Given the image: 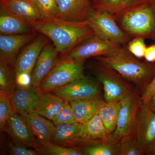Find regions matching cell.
<instances>
[{"label": "cell", "mask_w": 155, "mask_h": 155, "mask_svg": "<svg viewBox=\"0 0 155 155\" xmlns=\"http://www.w3.org/2000/svg\"><path fill=\"white\" fill-rule=\"evenodd\" d=\"M28 24L35 31L48 38L61 56L95 35L87 20L74 22L51 17Z\"/></svg>", "instance_id": "1"}, {"label": "cell", "mask_w": 155, "mask_h": 155, "mask_svg": "<svg viewBox=\"0 0 155 155\" xmlns=\"http://www.w3.org/2000/svg\"><path fill=\"white\" fill-rule=\"evenodd\" d=\"M133 82L142 93L155 75V63L143 62L122 47L104 55L94 58Z\"/></svg>", "instance_id": "2"}, {"label": "cell", "mask_w": 155, "mask_h": 155, "mask_svg": "<svg viewBox=\"0 0 155 155\" xmlns=\"http://www.w3.org/2000/svg\"><path fill=\"white\" fill-rule=\"evenodd\" d=\"M120 22L128 35L155 39V11L153 2L148 1L121 12Z\"/></svg>", "instance_id": "3"}, {"label": "cell", "mask_w": 155, "mask_h": 155, "mask_svg": "<svg viewBox=\"0 0 155 155\" xmlns=\"http://www.w3.org/2000/svg\"><path fill=\"white\" fill-rule=\"evenodd\" d=\"M140 106V92L134 88L122 100L116 129L109 142L118 143L124 139L135 136L137 117Z\"/></svg>", "instance_id": "4"}, {"label": "cell", "mask_w": 155, "mask_h": 155, "mask_svg": "<svg viewBox=\"0 0 155 155\" xmlns=\"http://www.w3.org/2000/svg\"><path fill=\"white\" fill-rule=\"evenodd\" d=\"M85 61H74L62 56L49 74L39 85V93L51 92L64 86L84 75Z\"/></svg>", "instance_id": "5"}, {"label": "cell", "mask_w": 155, "mask_h": 155, "mask_svg": "<svg viewBox=\"0 0 155 155\" xmlns=\"http://www.w3.org/2000/svg\"><path fill=\"white\" fill-rule=\"evenodd\" d=\"M50 41L46 35L41 34L19 54L14 67L17 87L31 86L34 67L42 50Z\"/></svg>", "instance_id": "6"}, {"label": "cell", "mask_w": 155, "mask_h": 155, "mask_svg": "<svg viewBox=\"0 0 155 155\" xmlns=\"http://www.w3.org/2000/svg\"><path fill=\"white\" fill-rule=\"evenodd\" d=\"M115 18V15L109 11L93 8L87 20L95 35L120 45L125 44L129 41V35L119 27Z\"/></svg>", "instance_id": "7"}, {"label": "cell", "mask_w": 155, "mask_h": 155, "mask_svg": "<svg viewBox=\"0 0 155 155\" xmlns=\"http://www.w3.org/2000/svg\"><path fill=\"white\" fill-rule=\"evenodd\" d=\"M95 74L103 84L105 101L108 104L122 101L134 89L118 72L100 62L96 67Z\"/></svg>", "instance_id": "8"}, {"label": "cell", "mask_w": 155, "mask_h": 155, "mask_svg": "<svg viewBox=\"0 0 155 155\" xmlns=\"http://www.w3.org/2000/svg\"><path fill=\"white\" fill-rule=\"evenodd\" d=\"M51 92L70 102L101 97V89L98 82L84 76Z\"/></svg>", "instance_id": "9"}, {"label": "cell", "mask_w": 155, "mask_h": 155, "mask_svg": "<svg viewBox=\"0 0 155 155\" xmlns=\"http://www.w3.org/2000/svg\"><path fill=\"white\" fill-rule=\"evenodd\" d=\"M121 45L94 35L81 43L64 55L74 61H84L90 58L104 55L121 47Z\"/></svg>", "instance_id": "10"}, {"label": "cell", "mask_w": 155, "mask_h": 155, "mask_svg": "<svg viewBox=\"0 0 155 155\" xmlns=\"http://www.w3.org/2000/svg\"><path fill=\"white\" fill-rule=\"evenodd\" d=\"M135 136L144 153L148 154L155 145V113L140 106L137 117Z\"/></svg>", "instance_id": "11"}, {"label": "cell", "mask_w": 155, "mask_h": 155, "mask_svg": "<svg viewBox=\"0 0 155 155\" xmlns=\"http://www.w3.org/2000/svg\"><path fill=\"white\" fill-rule=\"evenodd\" d=\"M37 36V33L0 35V62L14 68L20 49Z\"/></svg>", "instance_id": "12"}, {"label": "cell", "mask_w": 155, "mask_h": 155, "mask_svg": "<svg viewBox=\"0 0 155 155\" xmlns=\"http://www.w3.org/2000/svg\"><path fill=\"white\" fill-rule=\"evenodd\" d=\"M59 53L50 41L42 50L31 75V86L38 89L42 81L52 70L58 61Z\"/></svg>", "instance_id": "13"}, {"label": "cell", "mask_w": 155, "mask_h": 155, "mask_svg": "<svg viewBox=\"0 0 155 155\" xmlns=\"http://www.w3.org/2000/svg\"><path fill=\"white\" fill-rule=\"evenodd\" d=\"M57 17L67 21H85L93 9L91 0H57Z\"/></svg>", "instance_id": "14"}, {"label": "cell", "mask_w": 155, "mask_h": 155, "mask_svg": "<svg viewBox=\"0 0 155 155\" xmlns=\"http://www.w3.org/2000/svg\"><path fill=\"white\" fill-rule=\"evenodd\" d=\"M4 131L13 140L25 145L39 152V146L23 116L15 113L7 122Z\"/></svg>", "instance_id": "15"}, {"label": "cell", "mask_w": 155, "mask_h": 155, "mask_svg": "<svg viewBox=\"0 0 155 155\" xmlns=\"http://www.w3.org/2000/svg\"><path fill=\"white\" fill-rule=\"evenodd\" d=\"M39 94L38 89L32 87H17L11 93L15 113L25 117L36 112Z\"/></svg>", "instance_id": "16"}, {"label": "cell", "mask_w": 155, "mask_h": 155, "mask_svg": "<svg viewBox=\"0 0 155 155\" xmlns=\"http://www.w3.org/2000/svg\"><path fill=\"white\" fill-rule=\"evenodd\" d=\"M24 118L38 145L43 149L48 148L52 143L55 125L36 112Z\"/></svg>", "instance_id": "17"}, {"label": "cell", "mask_w": 155, "mask_h": 155, "mask_svg": "<svg viewBox=\"0 0 155 155\" xmlns=\"http://www.w3.org/2000/svg\"><path fill=\"white\" fill-rule=\"evenodd\" d=\"M36 32L27 22L12 14L1 3L0 34L1 35L25 34Z\"/></svg>", "instance_id": "18"}, {"label": "cell", "mask_w": 155, "mask_h": 155, "mask_svg": "<svg viewBox=\"0 0 155 155\" xmlns=\"http://www.w3.org/2000/svg\"><path fill=\"white\" fill-rule=\"evenodd\" d=\"M81 141H86L85 125L76 122L56 125L52 143L64 146Z\"/></svg>", "instance_id": "19"}, {"label": "cell", "mask_w": 155, "mask_h": 155, "mask_svg": "<svg viewBox=\"0 0 155 155\" xmlns=\"http://www.w3.org/2000/svg\"><path fill=\"white\" fill-rule=\"evenodd\" d=\"M73 116L78 123L85 125L98 113L106 101L101 97L70 102Z\"/></svg>", "instance_id": "20"}, {"label": "cell", "mask_w": 155, "mask_h": 155, "mask_svg": "<svg viewBox=\"0 0 155 155\" xmlns=\"http://www.w3.org/2000/svg\"><path fill=\"white\" fill-rule=\"evenodd\" d=\"M2 3L12 14L28 24L46 18L31 0H8Z\"/></svg>", "instance_id": "21"}, {"label": "cell", "mask_w": 155, "mask_h": 155, "mask_svg": "<svg viewBox=\"0 0 155 155\" xmlns=\"http://www.w3.org/2000/svg\"><path fill=\"white\" fill-rule=\"evenodd\" d=\"M65 102L62 98L51 92L39 93L36 112L46 119L52 120Z\"/></svg>", "instance_id": "22"}, {"label": "cell", "mask_w": 155, "mask_h": 155, "mask_svg": "<svg viewBox=\"0 0 155 155\" xmlns=\"http://www.w3.org/2000/svg\"><path fill=\"white\" fill-rule=\"evenodd\" d=\"M84 125L86 141L109 142L111 135L106 129L98 113Z\"/></svg>", "instance_id": "23"}, {"label": "cell", "mask_w": 155, "mask_h": 155, "mask_svg": "<svg viewBox=\"0 0 155 155\" xmlns=\"http://www.w3.org/2000/svg\"><path fill=\"white\" fill-rule=\"evenodd\" d=\"M122 102V101L112 104L106 102L99 110L103 123L110 135L116 130Z\"/></svg>", "instance_id": "24"}, {"label": "cell", "mask_w": 155, "mask_h": 155, "mask_svg": "<svg viewBox=\"0 0 155 155\" xmlns=\"http://www.w3.org/2000/svg\"><path fill=\"white\" fill-rule=\"evenodd\" d=\"M17 87L14 68L0 62V91L11 93Z\"/></svg>", "instance_id": "25"}, {"label": "cell", "mask_w": 155, "mask_h": 155, "mask_svg": "<svg viewBox=\"0 0 155 155\" xmlns=\"http://www.w3.org/2000/svg\"><path fill=\"white\" fill-rule=\"evenodd\" d=\"M15 112L11 99V93L0 91V129L4 130L7 122Z\"/></svg>", "instance_id": "26"}, {"label": "cell", "mask_w": 155, "mask_h": 155, "mask_svg": "<svg viewBox=\"0 0 155 155\" xmlns=\"http://www.w3.org/2000/svg\"><path fill=\"white\" fill-rule=\"evenodd\" d=\"M83 151L85 155H118V143L103 142L87 147Z\"/></svg>", "instance_id": "27"}, {"label": "cell", "mask_w": 155, "mask_h": 155, "mask_svg": "<svg viewBox=\"0 0 155 155\" xmlns=\"http://www.w3.org/2000/svg\"><path fill=\"white\" fill-rule=\"evenodd\" d=\"M144 154L139 145L135 136L122 140L118 143V155H142Z\"/></svg>", "instance_id": "28"}, {"label": "cell", "mask_w": 155, "mask_h": 155, "mask_svg": "<svg viewBox=\"0 0 155 155\" xmlns=\"http://www.w3.org/2000/svg\"><path fill=\"white\" fill-rule=\"evenodd\" d=\"M52 121L55 126L77 122L73 116L72 107L69 102L65 101L64 106L53 118Z\"/></svg>", "instance_id": "29"}, {"label": "cell", "mask_w": 155, "mask_h": 155, "mask_svg": "<svg viewBox=\"0 0 155 155\" xmlns=\"http://www.w3.org/2000/svg\"><path fill=\"white\" fill-rule=\"evenodd\" d=\"M46 18L57 17L58 14L57 0H31Z\"/></svg>", "instance_id": "30"}, {"label": "cell", "mask_w": 155, "mask_h": 155, "mask_svg": "<svg viewBox=\"0 0 155 155\" xmlns=\"http://www.w3.org/2000/svg\"><path fill=\"white\" fill-rule=\"evenodd\" d=\"M122 0H94L92 7L95 9H102L119 15L122 11Z\"/></svg>", "instance_id": "31"}, {"label": "cell", "mask_w": 155, "mask_h": 155, "mask_svg": "<svg viewBox=\"0 0 155 155\" xmlns=\"http://www.w3.org/2000/svg\"><path fill=\"white\" fill-rule=\"evenodd\" d=\"M47 154L51 155H85L83 150L72 148L58 145L52 143L47 148L43 149Z\"/></svg>", "instance_id": "32"}, {"label": "cell", "mask_w": 155, "mask_h": 155, "mask_svg": "<svg viewBox=\"0 0 155 155\" xmlns=\"http://www.w3.org/2000/svg\"><path fill=\"white\" fill-rule=\"evenodd\" d=\"M147 48L144 37L137 36L129 41L127 49L133 55L140 59L144 58Z\"/></svg>", "instance_id": "33"}, {"label": "cell", "mask_w": 155, "mask_h": 155, "mask_svg": "<svg viewBox=\"0 0 155 155\" xmlns=\"http://www.w3.org/2000/svg\"><path fill=\"white\" fill-rule=\"evenodd\" d=\"M9 154L12 155H37L39 152L16 140H12L8 145Z\"/></svg>", "instance_id": "34"}, {"label": "cell", "mask_w": 155, "mask_h": 155, "mask_svg": "<svg viewBox=\"0 0 155 155\" xmlns=\"http://www.w3.org/2000/svg\"><path fill=\"white\" fill-rule=\"evenodd\" d=\"M155 92V75L150 84L140 95L141 106L147 107L151 97Z\"/></svg>", "instance_id": "35"}, {"label": "cell", "mask_w": 155, "mask_h": 155, "mask_svg": "<svg viewBox=\"0 0 155 155\" xmlns=\"http://www.w3.org/2000/svg\"><path fill=\"white\" fill-rule=\"evenodd\" d=\"M144 58L147 62H155V44L147 48Z\"/></svg>", "instance_id": "36"}, {"label": "cell", "mask_w": 155, "mask_h": 155, "mask_svg": "<svg viewBox=\"0 0 155 155\" xmlns=\"http://www.w3.org/2000/svg\"><path fill=\"white\" fill-rule=\"evenodd\" d=\"M148 1L149 0H122V11L121 12L134 6L137 5Z\"/></svg>", "instance_id": "37"}, {"label": "cell", "mask_w": 155, "mask_h": 155, "mask_svg": "<svg viewBox=\"0 0 155 155\" xmlns=\"http://www.w3.org/2000/svg\"><path fill=\"white\" fill-rule=\"evenodd\" d=\"M147 107L155 113V92L151 97Z\"/></svg>", "instance_id": "38"}, {"label": "cell", "mask_w": 155, "mask_h": 155, "mask_svg": "<svg viewBox=\"0 0 155 155\" xmlns=\"http://www.w3.org/2000/svg\"><path fill=\"white\" fill-rule=\"evenodd\" d=\"M149 155H155V145L151 151L148 154Z\"/></svg>", "instance_id": "39"}, {"label": "cell", "mask_w": 155, "mask_h": 155, "mask_svg": "<svg viewBox=\"0 0 155 155\" xmlns=\"http://www.w3.org/2000/svg\"><path fill=\"white\" fill-rule=\"evenodd\" d=\"M8 1V0H0L1 1V3H4L5 2H6V1Z\"/></svg>", "instance_id": "40"}, {"label": "cell", "mask_w": 155, "mask_h": 155, "mask_svg": "<svg viewBox=\"0 0 155 155\" xmlns=\"http://www.w3.org/2000/svg\"><path fill=\"white\" fill-rule=\"evenodd\" d=\"M153 3L155 11V0L153 1Z\"/></svg>", "instance_id": "41"}, {"label": "cell", "mask_w": 155, "mask_h": 155, "mask_svg": "<svg viewBox=\"0 0 155 155\" xmlns=\"http://www.w3.org/2000/svg\"><path fill=\"white\" fill-rule=\"evenodd\" d=\"M92 2H93L94 1V0H92Z\"/></svg>", "instance_id": "42"}]
</instances>
